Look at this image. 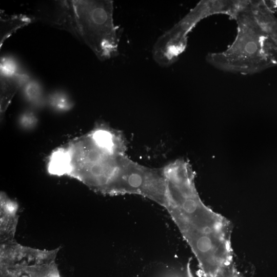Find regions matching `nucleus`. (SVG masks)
Segmentation results:
<instances>
[{
    "instance_id": "nucleus-9",
    "label": "nucleus",
    "mask_w": 277,
    "mask_h": 277,
    "mask_svg": "<svg viewBox=\"0 0 277 277\" xmlns=\"http://www.w3.org/2000/svg\"><path fill=\"white\" fill-rule=\"evenodd\" d=\"M31 77L22 69L13 75H1V112L4 113L14 94Z\"/></svg>"
},
{
    "instance_id": "nucleus-3",
    "label": "nucleus",
    "mask_w": 277,
    "mask_h": 277,
    "mask_svg": "<svg viewBox=\"0 0 277 277\" xmlns=\"http://www.w3.org/2000/svg\"><path fill=\"white\" fill-rule=\"evenodd\" d=\"M64 160L63 175L72 177L92 190L121 195L130 162L125 152L97 144L89 132L60 147Z\"/></svg>"
},
{
    "instance_id": "nucleus-11",
    "label": "nucleus",
    "mask_w": 277,
    "mask_h": 277,
    "mask_svg": "<svg viewBox=\"0 0 277 277\" xmlns=\"http://www.w3.org/2000/svg\"><path fill=\"white\" fill-rule=\"evenodd\" d=\"M21 88L24 98L28 102L36 105L43 102V88L38 80L30 78Z\"/></svg>"
},
{
    "instance_id": "nucleus-14",
    "label": "nucleus",
    "mask_w": 277,
    "mask_h": 277,
    "mask_svg": "<svg viewBox=\"0 0 277 277\" xmlns=\"http://www.w3.org/2000/svg\"><path fill=\"white\" fill-rule=\"evenodd\" d=\"M168 277H194L189 263L183 268L175 272Z\"/></svg>"
},
{
    "instance_id": "nucleus-7",
    "label": "nucleus",
    "mask_w": 277,
    "mask_h": 277,
    "mask_svg": "<svg viewBox=\"0 0 277 277\" xmlns=\"http://www.w3.org/2000/svg\"><path fill=\"white\" fill-rule=\"evenodd\" d=\"M19 205L5 192L0 195V243L15 239L19 220Z\"/></svg>"
},
{
    "instance_id": "nucleus-6",
    "label": "nucleus",
    "mask_w": 277,
    "mask_h": 277,
    "mask_svg": "<svg viewBox=\"0 0 277 277\" xmlns=\"http://www.w3.org/2000/svg\"><path fill=\"white\" fill-rule=\"evenodd\" d=\"M0 267H23L56 261L60 247L40 249L25 246L15 239L0 243Z\"/></svg>"
},
{
    "instance_id": "nucleus-8",
    "label": "nucleus",
    "mask_w": 277,
    "mask_h": 277,
    "mask_svg": "<svg viewBox=\"0 0 277 277\" xmlns=\"http://www.w3.org/2000/svg\"><path fill=\"white\" fill-rule=\"evenodd\" d=\"M1 277H62L56 261L23 267H0Z\"/></svg>"
},
{
    "instance_id": "nucleus-5",
    "label": "nucleus",
    "mask_w": 277,
    "mask_h": 277,
    "mask_svg": "<svg viewBox=\"0 0 277 277\" xmlns=\"http://www.w3.org/2000/svg\"><path fill=\"white\" fill-rule=\"evenodd\" d=\"M34 21L68 32L82 42L77 29L72 1H42L31 8Z\"/></svg>"
},
{
    "instance_id": "nucleus-13",
    "label": "nucleus",
    "mask_w": 277,
    "mask_h": 277,
    "mask_svg": "<svg viewBox=\"0 0 277 277\" xmlns=\"http://www.w3.org/2000/svg\"><path fill=\"white\" fill-rule=\"evenodd\" d=\"M23 69L17 60L11 56H5L1 60V75H9L17 73Z\"/></svg>"
},
{
    "instance_id": "nucleus-2",
    "label": "nucleus",
    "mask_w": 277,
    "mask_h": 277,
    "mask_svg": "<svg viewBox=\"0 0 277 277\" xmlns=\"http://www.w3.org/2000/svg\"><path fill=\"white\" fill-rule=\"evenodd\" d=\"M233 17L238 25L234 41L225 51L209 53L208 63L221 70L242 74L277 66V36L266 10L254 2H242Z\"/></svg>"
},
{
    "instance_id": "nucleus-12",
    "label": "nucleus",
    "mask_w": 277,
    "mask_h": 277,
    "mask_svg": "<svg viewBox=\"0 0 277 277\" xmlns=\"http://www.w3.org/2000/svg\"><path fill=\"white\" fill-rule=\"evenodd\" d=\"M49 103L54 109L60 111L67 110L72 107L71 101L63 92L56 91L49 97Z\"/></svg>"
},
{
    "instance_id": "nucleus-1",
    "label": "nucleus",
    "mask_w": 277,
    "mask_h": 277,
    "mask_svg": "<svg viewBox=\"0 0 277 277\" xmlns=\"http://www.w3.org/2000/svg\"><path fill=\"white\" fill-rule=\"evenodd\" d=\"M163 170L166 181L164 208L190 247L204 276L234 265L231 224L203 202L189 163L179 159Z\"/></svg>"
},
{
    "instance_id": "nucleus-4",
    "label": "nucleus",
    "mask_w": 277,
    "mask_h": 277,
    "mask_svg": "<svg viewBox=\"0 0 277 277\" xmlns=\"http://www.w3.org/2000/svg\"><path fill=\"white\" fill-rule=\"evenodd\" d=\"M77 29L83 41L101 60L114 53L116 34L112 3L108 1H72Z\"/></svg>"
},
{
    "instance_id": "nucleus-10",
    "label": "nucleus",
    "mask_w": 277,
    "mask_h": 277,
    "mask_svg": "<svg viewBox=\"0 0 277 277\" xmlns=\"http://www.w3.org/2000/svg\"><path fill=\"white\" fill-rule=\"evenodd\" d=\"M30 15L7 14L0 11V48L5 41L18 29L34 22Z\"/></svg>"
}]
</instances>
